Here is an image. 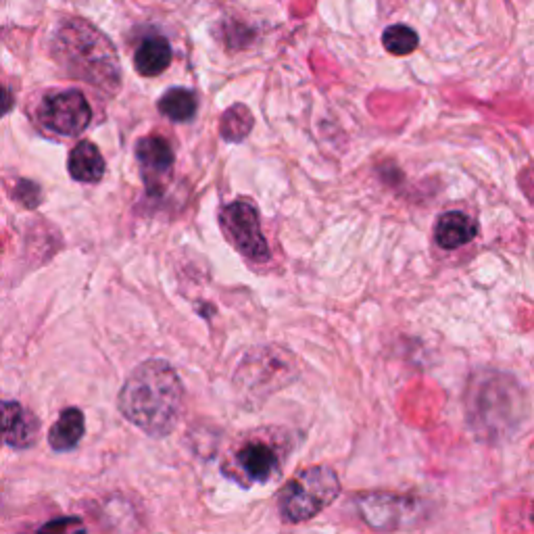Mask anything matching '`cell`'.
<instances>
[{
	"mask_svg": "<svg viewBox=\"0 0 534 534\" xmlns=\"http://www.w3.org/2000/svg\"><path fill=\"white\" fill-rule=\"evenodd\" d=\"M532 524H534V507H532Z\"/></svg>",
	"mask_w": 534,
	"mask_h": 534,
	"instance_id": "21",
	"label": "cell"
},
{
	"mask_svg": "<svg viewBox=\"0 0 534 534\" xmlns=\"http://www.w3.org/2000/svg\"><path fill=\"white\" fill-rule=\"evenodd\" d=\"M382 44L391 55L407 57L414 51H418L420 36H418L416 30H411L409 26H403V23H395V26L384 30Z\"/></svg>",
	"mask_w": 534,
	"mask_h": 534,
	"instance_id": "18",
	"label": "cell"
},
{
	"mask_svg": "<svg viewBox=\"0 0 534 534\" xmlns=\"http://www.w3.org/2000/svg\"><path fill=\"white\" fill-rule=\"evenodd\" d=\"M355 507L359 518L378 532L416 528L426 516V507L420 497L393 491L359 493L355 497Z\"/></svg>",
	"mask_w": 534,
	"mask_h": 534,
	"instance_id": "6",
	"label": "cell"
},
{
	"mask_svg": "<svg viewBox=\"0 0 534 534\" xmlns=\"http://www.w3.org/2000/svg\"><path fill=\"white\" fill-rule=\"evenodd\" d=\"M528 414L520 382L505 372H476L466 388V420L480 441L499 443L512 436Z\"/></svg>",
	"mask_w": 534,
	"mask_h": 534,
	"instance_id": "3",
	"label": "cell"
},
{
	"mask_svg": "<svg viewBox=\"0 0 534 534\" xmlns=\"http://www.w3.org/2000/svg\"><path fill=\"white\" fill-rule=\"evenodd\" d=\"M40 126L57 136H78L92 121V109L78 90L48 92L36 109Z\"/></svg>",
	"mask_w": 534,
	"mask_h": 534,
	"instance_id": "7",
	"label": "cell"
},
{
	"mask_svg": "<svg viewBox=\"0 0 534 534\" xmlns=\"http://www.w3.org/2000/svg\"><path fill=\"white\" fill-rule=\"evenodd\" d=\"M253 113L247 105H232L220 117V134L228 142H242L253 130Z\"/></svg>",
	"mask_w": 534,
	"mask_h": 534,
	"instance_id": "17",
	"label": "cell"
},
{
	"mask_svg": "<svg viewBox=\"0 0 534 534\" xmlns=\"http://www.w3.org/2000/svg\"><path fill=\"white\" fill-rule=\"evenodd\" d=\"M222 226L224 234L230 238L238 253L251 261L265 263L270 259V247L259 226L257 209L249 201H234L222 209Z\"/></svg>",
	"mask_w": 534,
	"mask_h": 534,
	"instance_id": "9",
	"label": "cell"
},
{
	"mask_svg": "<svg viewBox=\"0 0 534 534\" xmlns=\"http://www.w3.org/2000/svg\"><path fill=\"white\" fill-rule=\"evenodd\" d=\"M476 234H478L476 222L470 215L461 213V211L443 213L434 228L436 245L447 251H455V249L470 245V242L476 238Z\"/></svg>",
	"mask_w": 534,
	"mask_h": 534,
	"instance_id": "12",
	"label": "cell"
},
{
	"mask_svg": "<svg viewBox=\"0 0 534 534\" xmlns=\"http://www.w3.org/2000/svg\"><path fill=\"white\" fill-rule=\"evenodd\" d=\"M136 159L147 190L151 194L161 192L174 169V151L169 142L159 136L142 138L136 144Z\"/></svg>",
	"mask_w": 534,
	"mask_h": 534,
	"instance_id": "10",
	"label": "cell"
},
{
	"mask_svg": "<svg viewBox=\"0 0 534 534\" xmlns=\"http://www.w3.org/2000/svg\"><path fill=\"white\" fill-rule=\"evenodd\" d=\"M15 107V96L9 88H5L0 84V117H5L11 113V109Z\"/></svg>",
	"mask_w": 534,
	"mask_h": 534,
	"instance_id": "20",
	"label": "cell"
},
{
	"mask_svg": "<svg viewBox=\"0 0 534 534\" xmlns=\"http://www.w3.org/2000/svg\"><path fill=\"white\" fill-rule=\"evenodd\" d=\"M38 534H86V530L78 518H57L44 524Z\"/></svg>",
	"mask_w": 534,
	"mask_h": 534,
	"instance_id": "19",
	"label": "cell"
},
{
	"mask_svg": "<svg viewBox=\"0 0 534 534\" xmlns=\"http://www.w3.org/2000/svg\"><path fill=\"white\" fill-rule=\"evenodd\" d=\"M172 59L174 53L169 42L161 36H151L138 44L134 53V67L140 76L155 78L172 65Z\"/></svg>",
	"mask_w": 534,
	"mask_h": 534,
	"instance_id": "14",
	"label": "cell"
},
{
	"mask_svg": "<svg viewBox=\"0 0 534 534\" xmlns=\"http://www.w3.org/2000/svg\"><path fill=\"white\" fill-rule=\"evenodd\" d=\"M157 107L167 119L180 121V124H184V121H190L194 115H197L199 103H197V96H194L192 90L172 88L161 96Z\"/></svg>",
	"mask_w": 534,
	"mask_h": 534,
	"instance_id": "16",
	"label": "cell"
},
{
	"mask_svg": "<svg viewBox=\"0 0 534 534\" xmlns=\"http://www.w3.org/2000/svg\"><path fill=\"white\" fill-rule=\"evenodd\" d=\"M184 409V386L172 363L149 359L126 378L119 391V411L144 434L167 436Z\"/></svg>",
	"mask_w": 534,
	"mask_h": 534,
	"instance_id": "1",
	"label": "cell"
},
{
	"mask_svg": "<svg viewBox=\"0 0 534 534\" xmlns=\"http://www.w3.org/2000/svg\"><path fill=\"white\" fill-rule=\"evenodd\" d=\"M51 53L69 78L82 80L109 96L119 92V55L113 42L92 23L80 17L65 19L53 34Z\"/></svg>",
	"mask_w": 534,
	"mask_h": 534,
	"instance_id": "2",
	"label": "cell"
},
{
	"mask_svg": "<svg viewBox=\"0 0 534 534\" xmlns=\"http://www.w3.org/2000/svg\"><path fill=\"white\" fill-rule=\"evenodd\" d=\"M38 432V418L30 409L15 401H0V445L28 449L36 443Z\"/></svg>",
	"mask_w": 534,
	"mask_h": 534,
	"instance_id": "11",
	"label": "cell"
},
{
	"mask_svg": "<svg viewBox=\"0 0 534 534\" xmlns=\"http://www.w3.org/2000/svg\"><path fill=\"white\" fill-rule=\"evenodd\" d=\"M280 449L263 436H247L228 461V474L242 484H267L280 476Z\"/></svg>",
	"mask_w": 534,
	"mask_h": 534,
	"instance_id": "8",
	"label": "cell"
},
{
	"mask_svg": "<svg viewBox=\"0 0 534 534\" xmlns=\"http://www.w3.org/2000/svg\"><path fill=\"white\" fill-rule=\"evenodd\" d=\"M295 378L297 363L293 355L280 347H259L240 361L234 386L240 403L257 407Z\"/></svg>",
	"mask_w": 534,
	"mask_h": 534,
	"instance_id": "4",
	"label": "cell"
},
{
	"mask_svg": "<svg viewBox=\"0 0 534 534\" xmlns=\"http://www.w3.org/2000/svg\"><path fill=\"white\" fill-rule=\"evenodd\" d=\"M67 169H69V176L74 178L76 182H99L105 176V159L99 151L96 144L84 140L78 142L74 149L69 153V161H67Z\"/></svg>",
	"mask_w": 534,
	"mask_h": 534,
	"instance_id": "13",
	"label": "cell"
},
{
	"mask_svg": "<svg viewBox=\"0 0 534 534\" xmlns=\"http://www.w3.org/2000/svg\"><path fill=\"white\" fill-rule=\"evenodd\" d=\"M84 430H86L84 414L76 407H69L59 416L51 432H48V445L59 453L76 449L82 441Z\"/></svg>",
	"mask_w": 534,
	"mask_h": 534,
	"instance_id": "15",
	"label": "cell"
},
{
	"mask_svg": "<svg viewBox=\"0 0 534 534\" xmlns=\"http://www.w3.org/2000/svg\"><path fill=\"white\" fill-rule=\"evenodd\" d=\"M341 495V478L330 466H311L290 478L278 495L280 516L290 524L309 522Z\"/></svg>",
	"mask_w": 534,
	"mask_h": 534,
	"instance_id": "5",
	"label": "cell"
}]
</instances>
